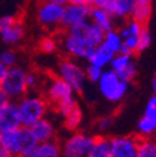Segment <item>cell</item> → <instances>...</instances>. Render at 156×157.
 <instances>
[{
	"label": "cell",
	"instance_id": "cell-1",
	"mask_svg": "<svg viewBox=\"0 0 156 157\" xmlns=\"http://www.w3.org/2000/svg\"><path fill=\"white\" fill-rule=\"evenodd\" d=\"M48 100L37 94H25L16 100V109L20 125L24 127H31L36 121L46 117Z\"/></svg>",
	"mask_w": 156,
	"mask_h": 157
},
{
	"label": "cell",
	"instance_id": "cell-2",
	"mask_svg": "<svg viewBox=\"0 0 156 157\" xmlns=\"http://www.w3.org/2000/svg\"><path fill=\"white\" fill-rule=\"evenodd\" d=\"M97 84V89L101 96L109 102H120L124 100V97L126 96L130 82H126L118 76L114 70L111 69H104L103 74L99 78Z\"/></svg>",
	"mask_w": 156,
	"mask_h": 157
},
{
	"label": "cell",
	"instance_id": "cell-3",
	"mask_svg": "<svg viewBox=\"0 0 156 157\" xmlns=\"http://www.w3.org/2000/svg\"><path fill=\"white\" fill-rule=\"evenodd\" d=\"M0 139L4 144L6 152L16 157L33 148L37 144L30 127L24 126H19L14 130L0 133Z\"/></svg>",
	"mask_w": 156,
	"mask_h": 157
},
{
	"label": "cell",
	"instance_id": "cell-4",
	"mask_svg": "<svg viewBox=\"0 0 156 157\" xmlns=\"http://www.w3.org/2000/svg\"><path fill=\"white\" fill-rule=\"evenodd\" d=\"M26 76H28V71L21 66L14 65L11 67H8L4 78L0 81V90L11 101L19 100L29 91L26 84Z\"/></svg>",
	"mask_w": 156,
	"mask_h": 157
},
{
	"label": "cell",
	"instance_id": "cell-5",
	"mask_svg": "<svg viewBox=\"0 0 156 157\" xmlns=\"http://www.w3.org/2000/svg\"><path fill=\"white\" fill-rule=\"evenodd\" d=\"M57 76L66 81L75 92H81L86 85L85 70L71 59H64L57 65Z\"/></svg>",
	"mask_w": 156,
	"mask_h": 157
},
{
	"label": "cell",
	"instance_id": "cell-6",
	"mask_svg": "<svg viewBox=\"0 0 156 157\" xmlns=\"http://www.w3.org/2000/svg\"><path fill=\"white\" fill-rule=\"evenodd\" d=\"M95 137L85 132H72L60 145L63 157H86Z\"/></svg>",
	"mask_w": 156,
	"mask_h": 157
},
{
	"label": "cell",
	"instance_id": "cell-7",
	"mask_svg": "<svg viewBox=\"0 0 156 157\" xmlns=\"http://www.w3.org/2000/svg\"><path fill=\"white\" fill-rule=\"evenodd\" d=\"M64 5L56 4L50 0H43L36 9V20L45 29H56L61 24Z\"/></svg>",
	"mask_w": 156,
	"mask_h": 157
},
{
	"label": "cell",
	"instance_id": "cell-8",
	"mask_svg": "<svg viewBox=\"0 0 156 157\" xmlns=\"http://www.w3.org/2000/svg\"><path fill=\"white\" fill-rule=\"evenodd\" d=\"M68 34L72 35V36H75L77 39H80V40L86 43L89 46L95 49L103 41L105 31L100 26H97L89 17V19H86V20L69 28L68 29Z\"/></svg>",
	"mask_w": 156,
	"mask_h": 157
},
{
	"label": "cell",
	"instance_id": "cell-9",
	"mask_svg": "<svg viewBox=\"0 0 156 157\" xmlns=\"http://www.w3.org/2000/svg\"><path fill=\"white\" fill-rule=\"evenodd\" d=\"M111 155L114 157H136L139 137L134 135L115 136L110 139Z\"/></svg>",
	"mask_w": 156,
	"mask_h": 157
},
{
	"label": "cell",
	"instance_id": "cell-10",
	"mask_svg": "<svg viewBox=\"0 0 156 157\" xmlns=\"http://www.w3.org/2000/svg\"><path fill=\"white\" fill-rule=\"evenodd\" d=\"M75 96L74 89L59 76H53L49 78L46 85V100L48 102L56 105L65 99Z\"/></svg>",
	"mask_w": 156,
	"mask_h": 157
},
{
	"label": "cell",
	"instance_id": "cell-11",
	"mask_svg": "<svg viewBox=\"0 0 156 157\" xmlns=\"http://www.w3.org/2000/svg\"><path fill=\"white\" fill-rule=\"evenodd\" d=\"M90 9H91V5H80V4L68 3L66 5H64V13H63L60 28L68 30L69 28L89 19Z\"/></svg>",
	"mask_w": 156,
	"mask_h": 157
},
{
	"label": "cell",
	"instance_id": "cell-12",
	"mask_svg": "<svg viewBox=\"0 0 156 157\" xmlns=\"http://www.w3.org/2000/svg\"><path fill=\"white\" fill-rule=\"evenodd\" d=\"M63 49L70 57L85 59V60L94 50V48L89 46L83 40L69 34H66V36L63 39Z\"/></svg>",
	"mask_w": 156,
	"mask_h": 157
},
{
	"label": "cell",
	"instance_id": "cell-13",
	"mask_svg": "<svg viewBox=\"0 0 156 157\" xmlns=\"http://www.w3.org/2000/svg\"><path fill=\"white\" fill-rule=\"evenodd\" d=\"M18 157H63L61 146L55 140L40 142Z\"/></svg>",
	"mask_w": 156,
	"mask_h": 157
},
{
	"label": "cell",
	"instance_id": "cell-14",
	"mask_svg": "<svg viewBox=\"0 0 156 157\" xmlns=\"http://www.w3.org/2000/svg\"><path fill=\"white\" fill-rule=\"evenodd\" d=\"M20 125L15 101H9L4 107L0 109V133L14 130Z\"/></svg>",
	"mask_w": 156,
	"mask_h": 157
},
{
	"label": "cell",
	"instance_id": "cell-15",
	"mask_svg": "<svg viewBox=\"0 0 156 157\" xmlns=\"http://www.w3.org/2000/svg\"><path fill=\"white\" fill-rule=\"evenodd\" d=\"M30 130H31V132H33V135H34L37 144L55 140V136H56L55 126L49 119H46V117H43V119L36 121L30 127Z\"/></svg>",
	"mask_w": 156,
	"mask_h": 157
},
{
	"label": "cell",
	"instance_id": "cell-16",
	"mask_svg": "<svg viewBox=\"0 0 156 157\" xmlns=\"http://www.w3.org/2000/svg\"><path fill=\"white\" fill-rule=\"evenodd\" d=\"M25 36V28L21 21L16 20L13 25L0 31V40L8 46H15L20 43Z\"/></svg>",
	"mask_w": 156,
	"mask_h": 157
},
{
	"label": "cell",
	"instance_id": "cell-17",
	"mask_svg": "<svg viewBox=\"0 0 156 157\" xmlns=\"http://www.w3.org/2000/svg\"><path fill=\"white\" fill-rule=\"evenodd\" d=\"M89 17L97 26H100L105 33L111 30V29H115V20H114V17L105 9H101V8H97V6H92L91 5L90 16Z\"/></svg>",
	"mask_w": 156,
	"mask_h": 157
},
{
	"label": "cell",
	"instance_id": "cell-18",
	"mask_svg": "<svg viewBox=\"0 0 156 157\" xmlns=\"http://www.w3.org/2000/svg\"><path fill=\"white\" fill-rule=\"evenodd\" d=\"M115 55L116 54L109 51L106 48H104L101 44H99L91 51V54L88 56L86 60H88L89 64H92L95 66H99L101 69H105L106 66H109L110 61L112 60V57Z\"/></svg>",
	"mask_w": 156,
	"mask_h": 157
},
{
	"label": "cell",
	"instance_id": "cell-19",
	"mask_svg": "<svg viewBox=\"0 0 156 157\" xmlns=\"http://www.w3.org/2000/svg\"><path fill=\"white\" fill-rule=\"evenodd\" d=\"M135 3V0H116L114 6L110 10V14L114 17V20L125 21L126 19H129Z\"/></svg>",
	"mask_w": 156,
	"mask_h": 157
},
{
	"label": "cell",
	"instance_id": "cell-20",
	"mask_svg": "<svg viewBox=\"0 0 156 157\" xmlns=\"http://www.w3.org/2000/svg\"><path fill=\"white\" fill-rule=\"evenodd\" d=\"M152 15V5L151 3H135L129 19L140 23L141 25H146Z\"/></svg>",
	"mask_w": 156,
	"mask_h": 157
},
{
	"label": "cell",
	"instance_id": "cell-21",
	"mask_svg": "<svg viewBox=\"0 0 156 157\" xmlns=\"http://www.w3.org/2000/svg\"><path fill=\"white\" fill-rule=\"evenodd\" d=\"M111 155L110 139L105 136L95 137V141L86 157H107Z\"/></svg>",
	"mask_w": 156,
	"mask_h": 157
},
{
	"label": "cell",
	"instance_id": "cell-22",
	"mask_svg": "<svg viewBox=\"0 0 156 157\" xmlns=\"http://www.w3.org/2000/svg\"><path fill=\"white\" fill-rule=\"evenodd\" d=\"M100 44L104 48H106L109 51H111L114 54H118L121 45H123V37L120 36L119 31L116 29H111V30L105 33L104 39Z\"/></svg>",
	"mask_w": 156,
	"mask_h": 157
},
{
	"label": "cell",
	"instance_id": "cell-23",
	"mask_svg": "<svg viewBox=\"0 0 156 157\" xmlns=\"http://www.w3.org/2000/svg\"><path fill=\"white\" fill-rule=\"evenodd\" d=\"M136 157H156V140L151 139V137L139 139Z\"/></svg>",
	"mask_w": 156,
	"mask_h": 157
},
{
	"label": "cell",
	"instance_id": "cell-24",
	"mask_svg": "<svg viewBox=\"0 0 156 157\" xmlns=\"http://www.w3.org/2000/svg\"><path fill=\"white\" fill-rule=\"evenodd\" d=\"M81 122H83V111L80 110L79 106H76L71 112H69L64 117V127L71 132L79 128Z\"/></svg>",
	"mask_w": 156,
	"mask_h": 157
},
{
	"label": "cell",
	"instance_id": "cell-25",
	"mask_svg": "<svg viewBox=\"0 0 156 157\" xmlns=\"http://www.w3.org/2000/svg\"><path fill=\"white\" fill-rule=\"evenodd\" d=\"M146 26V25H141L140 23L132 20V19H126V21H124V24L120 25L119 28V34L123 39L130 36V35H135L138 36L140 34V31L142 30V28Z\"/></svg>",
	"mask_w": 156,
	"mask_h": 157
},
{
	"label": "cell",
	"instance_id": "cell-26",
	"mask_svg": "<svg viewBox=\"0 0 156 157\" xmlns=\"http://www.w3.org/2000/svg\"><path fill=\"white\" fill-rule=\"evenodd\" d=\"M134 63V55H127V54H121L118 52L114 57L112 60L110 61L109 66L111 70H114L115 72H119L120 70L125 69L126 66H129L130 64Z\"/></svg>",
	"mask_w": 156,
	"mask_h": 157
},
{
	"label": "cell",
	"instance_id": "cell-27",
	"mask_svg": "<svg viewBox=\"0 0 156 157\" xmlns=\"http://www.w3.org/2000/svg\"><path fill=\"white\" fill-rule=\"evenodd\" d=\"M136 128H138V132L141 137H151L156 132V124L151 119H149L147 116L142 115V117L138 122Z\"/></svg>",
	"mask_w": 156,
	"mask_h": 157
},
{
	"label": "cell",
	"instance_id": "cell-28",
	"mask_svg": "<svg viewBox=\"0 0 156 157\" xmlns=\"http://www.w3.org/2000/svg\"><path fill=\"white\" fill-rule=\"evenodd\" d=\"M77 106V101H76V97L72 96V97H69V99H65L60 102H57L55 105V110L56 112L59 113L61 117H65L69 112H71L75 107Z\"/></svg>",
	"mask_w": 156,
	"mask_h": 157
},
{
	"label": "cell",
	"instance_id": "cell-29",
	"mask_svg": "<svg viewBox=\"0 0 156 157\" xmlns=\"http://www.w3.org/2000/svg\"><path fill=\"white\" fill-rule=\"evenodd\" d=\"M151 43H152L151 33H150V30L146 26H144L142 30L140 31V34L138 35V51H136V52L145 51L146 49L150 48Z\"/></svg>",
	"mask_w": 156,
	"mask_h": 157
},
{
	"label": "cell",
	"instance_id": "cell-30",
	"mask_svg": "<svg viewBox=\"0 0 156 157\" xmlns=\"http://www.w3.org/2000/svg\"><path fill=\"white\" fill-rule=\"evenodd\" d=\"M37 49L43 54H53L57 50V41L53 36H45L41 37L37 44Z\"/></svg>",
	"mask_w": 156,
	"mask_h": 157
},
{
	"label": "cell",
	"instance_id": "cell-31",
	"mask_svg": "<svg viewBox=\"0 0 156 157\" xmlns=\"http://www.w3.org/2000/svg\"><path fill=\"white\" fill-rule=\"evenodd\" d=\"M19 55L13 49H4L0 51V61H2L6 67H11L14 65H18Z\"/></svg>",
	"mask_w": 156,
	"mask_h": 157
},
{
	"label": "cell",
	"instance_id": "cell-32",
	"mask_svg": "<svg viewBox=\"0 0 156 157\" xmlns=\"http://www.w3.org/2000/svg\"><path fill=\"white\" fill-rule=\"evenodd\" d=\"M116 74H118V76L121 78V80H124L126 82H131L136 77V74H138V67H136L135 61L132 64H130L129 66H126L125 69L120 70L119 72H116Z\"/></svg>",
	"mask_w": 156,
	"mask_h": 157
},
{
	"label": "cell",
	"instance_id": "cell-33",
	"mask_svg": "<svg viewBox=\"0 0 156 157\" xmlns=\"http://www.w3.org/2000/svg\"><path fill=\"white\" fill-rule=\"evenodd\" d=\"M103 70L101 67L99 66H95L92 64H89L86 67H85V75H86V80L92 82V84H96L97 81H99V78L103 74Z\"/></svg>",
	"mask_w": 156,
	"mask_h": 157
},
{
	"label": "cell",
	"instance_id": "cell-34",
	"mask_svg": "<svg viewBox=\"0 0 156 157\" xmlns=\"http://www.w3.org/2000/svg\"><path fill=\"white\" fill-rule=\"evenodd\" d=\"M144 115L147 116L149 119H151L156 124V95L152 94V96L147 100V104L145 106Z\"/></svg>",
	"mask_w": 156,
	"mask_h": 157
},
{
	"label": "cell",
	"instance_id": "cell-35",
	"mask_svg": "<svg viewBox=\"0 0 156 157\" xmlns=\"http://www.w3.org/2000/svg\"><path fill=\"white\" fill-rule=\"evenodd\" d=\"M114 125V120L111 119L110 116H104V117H100L99 120L96 121V130L104 133L106 131H109Z\"/></svg>",
	"mask_w": 156,
	"mask_h": 157
},
{
	"label": "cell",
	"instance_id": "cell-36",
	"mask_svg": "<svg viewBox=\"0 0 156 157\" xmlns=\"http://www.w3.org/2000/svg\"><path fill=\"white\" fill-rule=\"evenodd\" d=\"M16 20H18V19L14 15H11V14H4V15H2V16H0V31L6 29V28H9L10 25H13Z\"/></svg>",
	"mask_w": 156,
	"mask_h": 157
},
{
	"label": "cell",
	"instance_id": "cell-37",
	"mask_svg": "<svg viewBox=\"0 0 156 157\" xmlns=\"http://www.w3.org/2000/svg\"><path fill=\"white\" fill-rule=\"evenodd\" d=\"M116 0H92V6H97V8H101L105 9L110 13L111 8L114 6Z\"/></svg>",
	"mask_w": 156,
	"mask_h": 157
},
{
	"label": "cell",
	"instance_id": "cell-38",
	"mask_svg": "<svg viewBox=\"0 0 156 157\" xmlns=\"http://www.w3.org/2000/svg\"><path fill=\"white\" fill-rule=\"evenodd\" d=\"M39 77L35 72H28V76H26V84H28V87L29 89H35L39 84Z\"/></svg>",
	"mask_w": 156,
	"mask_h": 157
},
{
	"label": "cell",
	"instance_id": "cell-39",
	"mask_svg": "<svg viewBox=\"0 0 156 157\" xmlns=\"http://www.w3.org/2000/svg\"><path fill=\"white\" fill-rule=\"evenodd\" d=\"M9 101H11L10 99H9V97L2 91V90H0V109H2V107H4Z\"/></svg>",
	"mask_w": 156,
	"mask_h": 157
},
{
	"label": "cell",
	"instance_id": "cell-40",
	"mask_svg": "<svg viewBox=\"0 0 156 157\" xmlns=\"http://www.w3.org/2000/svg\"><path fill=\"white\" fill-rule=\"evenodd\" d=\"M70 3L80 5H92V0H70Z\"/></svg>",
	"mask_w": 156,
	"mask_h": 157
},
{
	"label": "cell",
	"instance_id": "cell-41",
	"mask_svg": "<svg viewBox=\"0 0 156 157\" xmlns=\"http://www.w3.org/2000/svg\"><path fill=\"white\" fill-rule=\"evenodd\" d=\"M6 71H8V67L0 61V81L4 78V76H5V74H6Z\"/></svg>",
	"mask_w": 156,
	"mask_h": 157
},
{
	"label": "cell",
	"instance_id": "cell-42",
	"mask_svg": "<svg viewBox=\"0 0 156 157\" xmlns=\"http://www.w3.org/2000/svg\"><path fill=\"white\" fill-rule=\"evenodd\" d=\"M5 155H8V152H6L5 147H4V144H3L2 139H0V157H4Z\"/></svg>",
	"mask_w": 156,
	"mask_h": 157
},
{
	"label": "cell",
	"instance_id": "cell-43",
	"mask_svg": "<svg viewBox=\"0 0 156 157\" xmlns=\"http://www.w3.org/2000/svg\"><path fill=\"white\" fill-rule=\"evenodd\" d=\"M151 89H152V92L156 95V75L152 77V80H151Z\"/></svg>",
	"mask_w": 156,
	"mask_h": 157
},
{
	"label": "cell",
	"instance_id": "cell-44",
	"mask_svg": "<svg viewBox=\"0 0 156 157\" xmlns=\"http://www.w3.org/2000/svg\"><path fill=\"white\" fill-rule=\"evenodd\" d=\"M50 2H54V3L60 4V5H66L68 3H70V0H50Z\"/></svg>",
	"mask_w": 156,
	"mask_h": 157
},
{
	"label": "cell",
	"instance_id": "cell-45",
	"mask_svg": "<svg viewBox=\"0 0 156 157\" xmlns=\"http://www.w3.org/2000/svg\"><path fill=\"white\" fill-rule=\"evenodd\" d=\"M136 3H152V0H135Z\"/></svg>",
	"mask_w": 156,
	"mask_h": 157
},
{
	"label": "cell",
	"instance_id": "cell-46",
	"mask_svg": "<svg viewBox=\"0 0 156 157\" xmlns=\"http://www.w3.org/2000/svg\"><path fill=\"white\" fill-rule=\"evenodd\" d=\"M4 157H16V156H13V155H9V153H8V155H5Z\"/></svg>",
	"mask_w": 156,
	"mask_h": 157
},
{
	"label": "cell",
	"instance_id": "cell-47",
	"mask_svg": "<svg viewBox=\"0 0 156 157\" xmlns=\"http://www.w3.org/2000/svg\"><path fill=\"white\" fill-rule=\"evenodd\" d=\"M107 157H114V156H112V155H110V156H107Z\"/></svg>",
	"mask_w": 156,
	"mask_h": 157
},
{
	"label": "cell",
	"instance_id": "cell-48",
	"mask_svg": "<svg viewBox=\"0 0 156 157\" xmlns=\"http://www.w3.org/2000/svg\"><path fill=\"white\" fill-rule=\"evenodd\" d=\"M155 140H156V132H155Z\"/></svg>",
	"mask_w": 156,
	"mask_h": 157
}]
</instances>
